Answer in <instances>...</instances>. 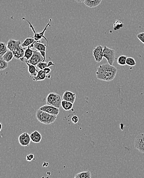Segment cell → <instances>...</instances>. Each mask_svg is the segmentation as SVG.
<instances>
[{
	"label": "cell",
	"instance_id": "obj_1",
	"mask_svg": "<svg viewBox=\"0 0 144 178\" xmlns=\"http://www.w3.org/2000/svg\"><path fill=\"white\" fill-rule=\"evenodd\" d=\"M118 69L113 65L106 63L101 65L97 68L96 76L99 80L109 82L115 79Z\"/></svg>",
	"mask_w": 144,
	"mask_h": 178
},
{
	"label": "cell",
	"instance_id": "obj_2",
	"mask_svg": "<svg viewBox=\"0 0 144 178\" xmlns=\"http://www.w3.org/2000/svg\"><path fill=\"white\" fill-rule=\"evenodd\" d=\"M35 116L36 119L45 125H50L53 123L57 118V116L53 115L40 109L36 111Z\"/></svg>",
	"mask_w": 144,
	"mask_h": 178
},
{
	"label": "cell",
	"instance_id": "obj_3",
	"mask_svg": "<svg viewBox=\"0 0 144 178\" xmlns=\"http://www.w3.org/2000/svg\"><path fill=\"white\" fill-rule=\"evenodd\" d=\"M62 101L60 94L55 93H49L47 97L46 104L60 108L61 107Z\"/></svg>",
	"mask_w": 144,
	"mask_h": 178
},
{
	"label": "cell",
	"instance_id": "obj_4",
	"mask_svg": "<svg viewBox=\"0 0 144 178\" xmlns=\"http://www.w3.org/2000/svg\"><path fill=\"white\" fill-rule=\"evenodd\" d=\"M22 20L26 21L27 22H28V24H29L30 27V28H31V30H32V31L34 32V34H35V35H34V36L33 37H34V38L35 39V41H39V40H40L42 38H43L44 39H45V40L46 41L47 43V45L48 46V43H48V41L47 38L45 37L44 35H45V31H46L47 30L48 27L50 26V24H51V19L49 20V22L48 23V24H47V25L45 26V27L44 28V29L43 30L41 31V32H39V33H37V32H36L35 30V28H34V26L32 25V24L30 23L29 21H28V20H26L25 18H23Z\"/></svg>",
	"mask_w": 144,
	"mask_h": 178
},
{
	"label": "cell",
	"instance_id": "obj_5",
	"mask_svg": "<svg viewBox=\"0 0 144 178\" xmlns=\"http://www.w3.org/2000/svg\"><path fill=\"white\" fill-rule=\"evenodd\" d=\"M115 51L113 49L105 46L104 47L103 57L106 59L107 62L109 64L113 65L115 60Z\"/></svg>",
	"mask_w": 144,
	"mask_h": 178
},
{
	"label": "cell",
	"instance_id": "obj_6",
	"mask_svg": "<svg viewBox=\"0 0 144 178\" xmlns=\"http://www.w3.org/2000/svg\"><path fill=\"white\" fill-rule=\"evenodd\" d=\"M28 63H29L31 64L34 65L35 66H36L38 63L41 62H46L43 57L42 56L41 53L39 51H34V53L31 57L30 59L29 60H26Z\"/></svg>",
	"mask_w": 144,
	"mask_h": 178
},
{
	"label": "cell",
	"instance_id": "obj_7",
	"mask_svg": "<svg viewBox=\"0 0 144 178\" xmlns=\"http://www.w3.org/2000/svg\"><path fill=\"white\" fill-rule=\"evenodd\" d=\"M134 146L140 152L144 153V133H141L134 140Z\"/></svg>",
	"mask_w": 144,
	"mask_h": 178
},
{
	"label": "cell",
	"instance_id": "obj_8",
	"mask_svg": "<svg viewBox=\"0 0 144 178\" xmlns=\"http://www.w3.org/2000/svg\"><path fill=\"white\" fill-rule=\"evenodd\" d=\"M103 47L98 45L93 51V56L97 62H100L103 59Z\"/></svg>",
	"mask_w": 144,
	"mask_h": 178
},
{
	"label": "cell",
	"instance_id": "obj_9",
	"mask_svg": "<svg viewBox=\"0 0 144 178\" xmlns=\"http://www.w3.org/2000/svg\"><path fill=\"white\" fill-rule=\"evenodd\" d=\"M31 141V138H30V135H29L26 132L22 133L19 137V142L21 146H29Z\"/></svg>",
	"mask_w": 144,
	"mask_h": 178
},
{
	"label": "cell",
	"instance_id": "obj_10",
	"mask_svg": "<svg viewBox=\"0 0 144 178\" xmlns=\"http://www.w3.org/2000/svg\"><path fill=\"white\" fill-rule=\"evenodd\" d=\"M40 110L44 111L45 112H48V113L53 115L57 116L60 112L59 108L51 106V105H48V104H46V105H43V106L41 107L40 108Z\"/></svg>",
	"mask_w": 144,
	"mask_h": 178
},
{
	"label": "cell",
	"instance_id": "obj_11",
	"mask_svg": "<svg viewBox=\"0 0 144 178\" xmlns=\"http://www.w3.org/2000/svg\"><path fill=\"white\" fill-rule=\"evenodd\" d=\"M21 42L20 40L10 39L7 42V48L9 50L13 51L21 46Z\"/></svg>",
	"mask_w": 144,
	"mask_h": 178
},
{
	"label": "cell",
	"instance_id": "obj_12",
	"mask_svg": "<svg viewBox=\"0 0 144 178\" xmlns=\"http://www.w3.org/2000/svg\"><path fill=\"white\" fill-rule=\"evenodd\" d=\"M62 98L64 100L69 101L74 104L76 99V95L75 93H72V91H65L63 94Z\"/></svg>",
	"mask_w": 144,
	"mask_h": 178
},
{
	"label": "cell",
	"instance_id": "obj_13",
	"mask_svg": "<svg viewBox=\"0 0 144 178\" xmlns=\"http://www.w3.org/2000/svg\"><path fill=\"white\" fill-rule=\"evenodd\" d=\"M25 48L23 47L22 46H21L18 48H17L16 50L13 51L14 58L17 60H20L23 58L24 54H25Z\"/></svg>",
	"mask_w": 144,
	"mask_h": 178
},
{
	"label": "cell",
	"instance_id": "obj_14",
	"mask_svg": "<svg viewBox=\"0 0 144 178\" xmlns=\"http://www.w3.org/2000/svg\"><path fill=\"white\" fill-rule=\"evenodd\" d=\"M102 1V0H84V3L87 7L94 8L101 4Z\"/></svg>",
	"mask_w": 144,
	"mask_h": 178
},
{
	"label": "cell",
	"instance_id": "obj_15",
	"mask_svg": "<svg viewBox=\"0 0 144 178\" xmlns=\"http://www.w3.org/2000/svg\"><path fill=\"white\" fill-rule=\"evenodd\" d=\"M31 141L34 143H40L42 140V137L41 133L37 131L32 132V133L30 135Z\"/></svg>",
	"mask_w": 144,
	"mask_h": 178
},
{
	"label": "cell",
	"instance_id": "obj_16",
	"mask_svg": "<svg viewBox=\"0 0 144 178\" xmlns=\"http://www.w3.org/2000/svg\"><path fill=\"white\" fill-rule=\"evenodd\" d=\"M46 78H51V76H49L48 77L47 76V74L45 73V72H44L43 70H40L38 71V73L36 74V76H35L33 79L34 81H43L45 80Z\"/></svg>",
	"mask_w": 144,
	"mask_h": 178
},
{
	"label": "cell",
	"instance_id": "obj_17",
	"mask_svg": "<svg viewBox=\"0 0 144 178\" xmlns=\"http://www.w3.org/2000/svg\"><path fill=\"white\" fill-rule=\"evenodd\" d=\"M26 64L27 65L28 67V73H29L30 76H36V74L38 73V70L36 68V66H35L34 65L31 64L29 63H28L26 60L25 61Z\"/></svg>",
	"mask_w": 144,
	"mask_h": 178
},
{
	"label": "cell",
	"instance_id": "obj_18",
	"mask_svg": "<svg viewBox=\"0 0 144 178\" xmlns=\"http://www.w3.org/2000/svg\"><path fill=\"white\" fill-rule=\"evenodd\" d=\"M34 51L31 49V47H30V46H28V48L25 49V54H24L23 58L20 59V61H21L22 62H24V59H25V58L26 59L25 60H29L30 59L31 57H32V55H33Z\"/></svg>",
	"mask_w": 144,
	"mask_h": 178
},
{
	"label": "cell",
	"instance_id": "obj_19",
	"mask_svg": "<svg viewBox=\"0 0 144 178\" xmlns=\"http://www.w3.org/2000/svg\"><path fill=\"white\" fill-rule=\"evenodd\" d=\"M47 45H46L42 43L41 42L39 41H35L34 44V47H33L35 48V49L39 51H46V47Z\"/></svg>",
	"mask_w": 144,
	"mask_h": 178
},
{
	"label": "cell",
	"instance_id": "obj_20",
	"mask_svg": "<svg viewBox=\"0 0 144 178\" xmlns=\"http://www.w3.org/2000/svg\"><path fill=\"white\" fill-rule=\"evenodd\" d=\"M61 106L65 111H70L72 109L73 104L70 102L63 100L62 101V103H61Z\"/></svg>",
	"mask_w": 144,
	"mask_h": 178
},
{
	"label": "cell",
	"instance_id": "obj_21",
	"mask_svg": "<svg viewBox=\"0 0 144 178\" xmlns=\"http://www.w3.org/2000/svg\"><path fill=\"white\" fill-rule=\"evenodd\" d=\"M13 58H14L13 53L12 51H10L9 49L8 51L6 52L5 54L2 57L3 60L5 61L6 62H8V63L10 62L13 60Z\"/></svg>",
	"mask_w": 144,
	"mask_h": 178
},
{
	"label": "cell",
	"instance_id": "obj_22",
	"mask_svg": "<svg viewBox=\"0 0 144 178\" xmlns=\"http://www.w3.org/2000/svg\"><path fill=\"white\" fill-rule=\"evenodd\" d=\"M35 40L34 39V37H29L25 40V41L21 44V46L25 48L26 47H28L32 45V44L34 43L35 42Z\"/></svg>",
	"mask_w": 144,
	"mask_h": 178
},
{
	"label": "cell",
	"instance_id": "obj_23",
	"mask_svg": "<svg viewBox=\"0 0 144 178\" xmlns=\"http://www.w3.org/2000/svg\"><path fill=\"white\" fill-rule=\"evenodd\" d=\"M91 177V173L90 171H86L78 173L77 174L75 178H90Z\"/></svg>",
	"mask_w": 144,
	"mask_h": 178
},
{
	"label": "cell",
	"instance_id": "obj_24",
	"mask_svg": "<svg viewBox=\"0 0 144 178\" xmlns=\"http://www.w3.org/2000/svg\"><path fill=\"white\" fill-rule=\"evenodd\" d=\"M8 51V49L6 44L4 42H0V58H2V57Z\"/></svg>",
	"mask_w": 144,
	"mask_h": 178
},
{
	"label": "cell",
	"instance_id": "obj_25",
	"mask_svg": "<svg viewBox=\"0 0 144 178\" xmlns=\"http://www.w3.org/2000/svg\"><path fill=\"white\" fill-rule=\"evenodd\" d=\"M123 23L122 22V21L120 20H116L113 25V30L116 31V30H120V28H123Z\"/></svg>",
	"mask_w": 144,
	"mask_h": 178
},
{
	"label": "cell",
	"instance_id": "obj_26",
	"mask_svg": "<svg viewBox=\"0 0 144 178\" xmlns=\"http://www.w3.org/2000/svg\"><path fill=\"white\" fill-rule=\"evenodd\" d=\"M127 58V57L125 55H122L119 57L118 59V64L120 66H125L126 65V59Z\"/></svg>",
	"mask_w": 144,
	"mask_h": 178
},
{
	"label": "cell",
	"instance_id": "obj_27",
	"mask_svg": "<svg viewBox=\"0 0 144 178\" xmlns=\"http://www.w3.org/2000/svg\"><path fill=\"white\" fill-rule=\"evenodd\" d=\"M136 64V63L134 58H132V57H127L126 59V65L132 67V66H135Z\"/></svg>",
	"mask_w": 144,
	"mask_h": 178
},
{
	"label": "cell",
	"instance_id": "obj_28",
	"mask_svg": "<svg viewBox=\"0 0 144 178\" xmlns=\"http://www.w3.org/2000/svg\"><path fill=\"white\" fill-rule=\"evenodd\" d=\"M8 66V63L6 62L2 58H0V70H3L7 68Z\"/></svg>",
	"mask_w": 144,
	"mask_h": 178
},
{
	"label": "cell",
	"instance_id": "obj_29",
	"mask_svg": "<svg viewBox=\"0 0 144 178\" xmlns=\"http://www.w3.org/2000/svg\"><path fill=\"white\" fill-rule=\"evenodd\" d=\"M36 67L39 68L40 70H43L45 68L48 67V63L46 62H41L38 63Z\"/></svg>",
	"mask_w": 144,
	"mask_h": 178
},
{
	"label": "cell",
	"instance_id": "obj_30",
	"mask_svg": "<svg viewBox=\"0 0 144 178\" xmlns=\"http://www.w3.org/2000/svg\"><path fill=\"white\" fill-rule=\"evenodd\" d=\"M136 37H137V38L139 39V40H140L141 43H143V44H144V32L139 33V34H137Z\"/></svg>",
	"mask_w": 144,
	"mask_h": 178
},
{
	"label": "cell",
	"instance_id": "obj_31",
	"mask_svg": "<svg viewBox=\"0 0 144 178\" xmlns=\"http://www.w3.org/2000/svg\"><path fill=\"white\" fill-rule=\"evenodd\" d=\"M35 157V156L33 154H28L27 156H26V160L27 161L30 162L32 161Z\"/></svg>",
	"mask_w": 144,
	"mask_h": 178
},
{
	"label": "cell",
	"instance_id": "obj_32",
	"mask_svg": "<svg viewBox=\"0 0 144 178\" xmlns=\"http://www.w3.org/2000/svg\"><path fill=\"white\" fill-rule=\"evenodd\" d=\"M79 119L77 116H73L72 118V121L74 124L77 123L78 122Z\"/></svg>",
	"mask_w": 144,
	"mask_h": 178
},
{
	"label": "cell",
	"instance_id": "obj_33",
	"mask_svg": "<svg viewBox=\"0 0 144 178\" xmlns=\"http://www.w3.org/2000/svg\"><path fill=\"white\" fill-rule=\"evenodd\" d=\"M43 71L45 72L46 74H48L51 72V68H49V67H47L44 69Z\"/></svg>",
	"mask_w": 144,
	"mask_h": 178
},
{
	"label": "cell",
	"instance_id": "obj_34",
	"mask_svg": "<svg viewBox=\"0 0 144 178\" xmlns=\"http://www.w3.org/2000/svg\"><path fill=\"white\" fill-rule=\"evenodd\" d=\"M40 52L41 53L42 56L43 57V58H44V60H45V61H46V51H40Z\"/></svg>",
	"mask_w": 144,
	"mask_h": 178
},
{
	"label": "cell",
	"instance_id": "obj_35",
	"mask_svg": "<svg viewBox=\"0 0 144 178\" xmlns=\"http://www.w3.org/2000/svg\"><path fill=\"white\" fill-rule=\"evenodd\" d=\"M55 65L53 64V62L52 61H49L48 63V67H50L51 66H55Z\"/></svg>",
	"mask_w": 144,
	"mask_h": 178
},
{
	"label": "cell",
	"instance_id": "obj_36",
	"mask_svg": "<svg viewBox=\"0 0 144 178\" xmlns=\"http://www.w3.org/2000/svg\"><path fill=\"white\" fill-rule=\"evenodd\" d=\"M76 2L78 3H84V0H74Z\"/></svg>",
	"mask_w": 144,
	"mask_h": 178
},
{
	"label": "cell",
	"instance_id": "obj_37",
	"mask_svg": "<svg viewBox=\"0 0 144 178\" xmlns=\"http://www.w3.org/2000/svg\"><path fill=\"white\" fill-rule=\"evenodd\" d=\"M2 124L0 122V132L2 131Z\"/></svg>",
	"mask_w": 144,
	"mask_h": 178
}]
</instances>
